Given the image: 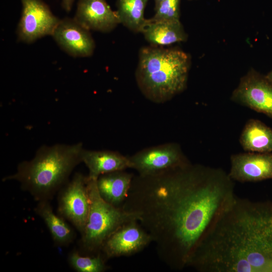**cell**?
<instances>
[{"label": "cell", "instance_id": "cell-14", "mask_svg": "<svg viewBox=\"0 0 272 272\" xmlns=\"http://www.w3.org/2000/svg\"><path fill=\"white\" fill-rule=\"evenodd\" d=\"M81 159L89 169L88 176L91 179H97L104 174L131 168L129 157L110 151H93L83 149Z\"/></svg>", "mask_w": 272, "mask_h": 272}, {"label": "cell", "instance_id": "cell-22", "mask_svg": "<svg viewBox=\"0 0 272 272\" xmlns=\"http://www.w3.org/2000/svg\"><path fill=\"white\" fill-rule=\"evenodd\" d=\"M63 8L66 11L71 10L74 0H61Z\"/></svg>", "mask_w": 272, "mask_h": 272}, {"label": "cell", "instance_id": "cell-11", "mask_svg": "<svg viewBox=\"0 0 272 272\" xmlns=\"http://www.w3.org/2000/svg\"><path fill=\"white\" fill-rule=\"evenodd\" d=\"M228 175L233 181L240 182L272 179V153L249 152L232 155Z\"/></svg>", "mask_w": 272, "mask_h": 272}, {"label": "cell", "instance_id": "cell-9", "mask_svg": "<svg viewBox=\"0 0 272 272\" xmlns=\"http://www.w3.org/2000/svg\"><path fill=\"white\" fill-rule=\"evenodd\" d=\"M232 99L272 118V83L254 70L242 78Z\"/></svg>", "mask_w": 272, "mask_h": 272}, {"label": "cell", "instance_id": "cell-19", "mask_svg": "<svg viewBox=\"0 0 272 272\" xmlns=\"http://www.w3.org/2000/svg\"><path fill=\"white\" fill-rule=\"evenodd\" d=\"M149 0H117L119 23L134 32H142L147 20L144 12Z\"/></svg>", "mask_w": 272, "mask_h": 272}, {"label": "cell", "instance_id": "cell-17", "mask_svg": "<svg viewBox=\"0 0 272 272\" xmlns=\"http://www.w3.org/2000/svg\"><path fill=\"white\" fill-rule=\"evenodd\" d=\"M38 202L34 211L44 221L54 243L58 246L68 245L75 238L73 229L64 218L54 214L49 200Z\"/></svg>", "mask_w": 272, "mask_h": 272}, {"label": "cell", "instance_id": "cell-12", "mask_svg": "<svg viewBox=\"0 0 272 272\" xmlns=\"http://www.w3.org/2000/svg\"><path fill=\"white\" fill-rule=\"evenodd\" d=\"M52 36L62 49L75 57L91 56L95 43L89 30L74 19L60 20Z\"/></svg>", "mask_w": 272, "mask_h": 272}, {"label": "cell", "instance_id": "cell-15", "mask_svg": "<svg viewBox=\"0 0 272 272\" xmlns=\"http://www.w3.org/2000/svg\"><path fill=\"white\" fill-rule=\"evenodd\" d=\"M133 177L132 174L124 170L102 174L96 179L98 192L107 202L122 207L128 196Z\"/></svg>", "mask_w": 272, "mask_h": 272}, {"label": "cell", "instance_id": "cell-8", "mask_svg": "<svg viewBox=\"0 0 272 272\" xmlns=\"http://www.w3.org/2000/svg\"><path fill=\"white\" fill-rule=\"evenodd\" d=\"M153 240L137 220L127 222L115 230L103 245L101 253L108 259L137 254Z\"/></svg>", "mask_w": 272, "mask_h": 272}, {"label": "cell", "instance_id": "cell-5", "mask_svg": "<svg viewBox=\"0 0 272 272\" xmlns=\"http://www.w3.org/2000/svg\"><path fill=\"white\" fill-rule=\"evenodd\" d=\"M88 188L90 209L80 243L87 255H96L101 252L103 244L111 234L124 224L137 219L122 207L105 201L98 192L96 179L88 176Z\"/></svg>", "mask_w": 272, "mask_h": 272}, {"label": "cell", "instance_id": "cell-16", "mask_svg": "<svg viewBox=\"0 0 272 272\" xmlns=\"http://www.w3.org/2000/svg\"><path fill=\"white\" fill-rule=\"evenodd\" d=\"M142 33L146 40L153 45H168L187 39L180 20L151 21L149 19Z\"/></svg>", "mask_w": 272, "mask_h": 272}, {"label": "cell", "instance_id": "cell-23", "mask_svg": "<svg viewBox=\"0 0 272 272\" xmlns=\"http://www.w3.org/2000/svg\"><path fill=\"white\" fill-rule=\"evenodd\" d=\"M265 76L267 79L272 83V70Z\"/></svg>", "mask_w": 272, "mask_h": 272}, {"label": "cell", "instance_id": "cell-1", "mask_svg": "<svg viewBox=\"0 0 272 272\" xmlns=\"http://www.w3.org/2000/svg\"><path fill=\"white\" fill-rule=\"evenodd\" d=\"M233 181L221 169L188 162L156 175L133 177L122 207L150 235L161 261L181 270L236 197Z\"/></svg>", "mask_w": 272, "mask_h": 272}, {"label": "cell", "instance_id": "cell-6", "mask_svg": "<svg viewBox=\"0 0 272 272\" xmlns=\"http://www.w3.org/2000/svg\"><path fill=\"white\" fill-rule=\"evenodd\" d=\"M90 209L88 176L77 173L61 189L58 197L57 211L60 216L83 232Z\"/></svg>", "mask_w": 272, "mask_h": 272}, {"label": "cell", "instance_id": "cell-3", "mask_svg": "<svg viewBox=\"0 0 272 272\" xmlns=\"http://www.w3.org/2000/svg\"><path fill=\"white\" fill-rule=\"evenodd\" d=\"M83 149L80 143L42 146L32 160L21 162L15 173L5 177L3 181H17L37 201H50L67 182L74 169L82 162Z\"/></svg>", "mask_w": 272, "mask_h": 272}, {"label": "cell", "instance_id": "cell-4", "mask_svg": "<svg viewBox=\"0 0 272 272\" xmlns=\"http://www.w3.org/2000/svg\"><path fill=\"white\" fill-rule=\"evenodd\" d=\"M189 66L188 55L181 50L144 47L139 52L137 80L149 98L164 101L184 90Z\"/></svg>", "mask_w": 272, "mask_h": 272}, {"label": "cell", "instance_id": "cell-20", "mask_svg": "<svg viewBox=\"0 0 272 272\" xmlns=\"http://www.w3.org/2000/svg\"><path fill=\"white\" fill-rule=\"evenodd\" d=\"M107 260L101 252L96 255H81L75 250L68 258L71 266L78 272L105 271L109 268Z\"/></svg>", "mask_w": 272, "mask_h": 272}, {"label": "cell", "instance_id": "cell-18", "mask_svg": "<svg viewBox=\"0 0 272 272\" xmlns=\"http://www.w3.org/2000/svg\"><path fill=\"white\" fill-rule=\"evenodd\" d=\"M240 142L249 152L272 153V129L258 120L250 119L242 130Z\"/></svg>", "mask_w": 272, "mask_h": 272}, {"label": "cell", "instance_id": "cell-10", "mask_svg": "<svg viewBox=\"0 0 272 272\" xmlns=\"http://www.w3.org/2000/svg\"><path fill=\"white\" fill-rule=\"evenodd\" d=\"M131 168L139 175H156L188 163L175 145H166L146 149L129 157Z\"/></svg>", "mask_w": 272, "mask_h": 272}, {"label": "cell", "instance_id": "cell-2", "mask_svg": "<svg viewBox=\"0 0 272 272\" xmlns=\"http://www.w3.org/2000/svg\"><path fill=\"white\" fill-rule=\"evenodd\" d=\"M186 267L199 272H272V201L236 196L198 242Z\"/></svg>", "mask_w": 272, "mask_h": 272}, {"label": "cell", "instance_id": "cell-21", "mask_svg": "<svg viewBox=\"0 0 272 272\" xmlns=\"http://www.w3.org/2000/svg\"><path fill=\"white\" fill-rule=\"evenodd\" d=\"M180 0H164L155 7L151 21L179 20Z\"/></svg>", "mask_w": 272, "mask_h": 272}, {"label": "cell", "instance_id": "cell-24", "mask_svg": "<svg viewBox=\"0 0 272 272\" xmlns=\"http://www.w3.org/2000/svg\"><path fill=\"white\" fill-rule=\"evenodd\" d=\"M164 0H154L155 1V7H157L160 3Z\"/></svg>", "mask_w": 272, "mask_h": 272}, {"label": "cell", "instance_id": "cell-7", "mask_svg": "<svg viewBox=\"0 0 272 272\" xmlns=\"http://www.w3.org/2000/svg\"><path fill=\"white\" fill-rule=\"evenodd\" d=\"M21 17L17 34L20 41L32 43L37 39L52 34L60 20L52 13L41 0H21Z\"/></svg>", "mask_w": 272, "mask_h": 272}, {"label": "cell", "instance_id": "cell-13", "mask_svg": "<svg viewBox=\"0 0 272 272\" xmlns=\"http://www.w3.org/2000/svg\"><path fill=\"white\" fill-rule=\"evenodd\" d=\"M74 19L87 29L108 32L119 21L106 0H80Z\"/></svg>", "mask_w": 272, "mask_h": 272}]
</instances>
